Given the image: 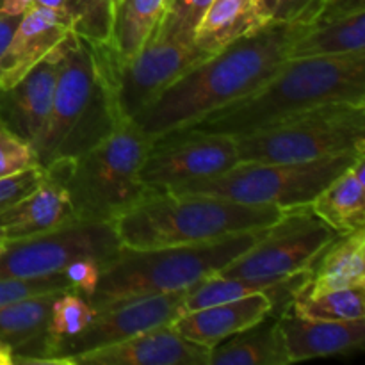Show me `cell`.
Segmentation results:
<instances>
[{"label": "cell", "instance_id": "44dd1931", "mask_svg": "<svg viewBox=\"0 0 365 365\" xmlns=\"http://www.w3.org/2000/svg\"><path fill=\"white\" fill-rule=\"evenodd\" d=\"M309 207L335 234L365 228V153L335 177Z\"/></svg>", "mask_w": 365, "mask_h": 365}, {"label": "cell", "instance_id": "7c38bea8", "mask_svg": "<svg viewBox=\"0 0 365 365\" xmlns=\"http://www.w3.org/2000/svg\"><path fill=\"white\" fill-rule=\"evenodd\" d=\"M187 291L141 296L95 310L81 334L61 339L52 346L53 364L70 365V360L82 353L109 348L150 328L173 323L185 312Z\"/></svg>", "mask_w": 365, "mask_h": 365}, {"label": "cell", "instance_id": "5bb4252c", "mask_svg": "<svg viewBox=\"0 0 365 365\" xmlns=\"http://www.w3.org/2000/svg\"><path fill=\"white\" fill-rule=\"evenodd\" d=\"M73 159H61L45 168L41 182L29 195L0 210V242L18 241L75 221L64 178Z\"/></svg>", "mask_w": 365, "mask_h": 365}, {"label": "cell", "instance_id": "9a60e30c", "mask_svg": "<svg viewBox=\"0 0 365 365\" xmlns=\"http://www.w3.org/2000/svg\"><path fill=\"white\" fill-rule=\"evenodd\" d=\"M64 41L20 81L9 88H0V123L31 146L48 120Z\"/></svg>", "mask_w": 365, "mask_h": 365}, {"label": "cell", "instance_id": "f546056e", "mask_svg": "<svg viewBox=\"0 0 365 365\" xmlns=\"http://www.w3.org/2000/svg\"><path fill=\"white\" fill-rule=\"evenodd\" d=\"M323 6L324 0H253V14L259 27L269 21L310 24Z\"/></svg>", "mask_w": 365, "mask_h": 365}, {"label": "cell", "instance_id": "e0dca14e", "mask_svg": "<svg viewBox=\"0 0 365 365\" xmlns=\"http://www.w3.org/2000/svg\"><path fill=\"white\" fill-rule=\"evenodd\" d=\"M73 32L66 14L32 4L20 16L2 56L0 88H9L41 63Z\"/></svg>", "mask_w": 365, "mask_h": 365}, {"label": "cell", "instance_id": "d6a6232c", "mask_svg": "<svg viewBox=\"0 0 365 365\" xmlns=\"http://www.w3.org/2000/svg\"><path fill=\"white\" fill-rule=\"evenodd\" d=\"M43 175H45V168L36 164L18 173L0 177V210L29 195L41 182Z\"/></svg>", "mask_w": 365, "mask_h": 365}, {"label": "cell", "instance_id": "4fadbf2b", "mask_svg": "<svg viewBox=\"0 0 365 365\" xmlns=\"http://www.w3.org/2000/svg\"><path fill=\"white\" fill-rule=\"evenodd\" d=\"M192 39L152 36L135 56L114 66V89L120 113L132 120L189 68L205 59Z\"/></svg>", "mask_w": 365, "mask_h": 365}, {"label": "cell", "instance_id": "836d02e7", "mask_svg": "<svg viewBox=\"0 0 365 365\" xmlns=\"http://www.w3.org/2000/svg\"><path fill=\"white\" fill-rule=\"evenodd\" d=\"M100 267H102V262L84 257V259H77L68 264L63 271L68 280H70L71 289L81 296H84L86 299H89L95 294L96 285H98Z\"/></svg>", "mask_w": 365, "mask_h": 365}, {"label": "cell", "instance_id": "52a82bcc", "mask_svg": "<svg viewBox=\"0 0 365 365\" xmlns=\"http://www.w3.org/2000/svg\"><path fill=\"white\" fill-rule=\"evenodd\" d=\"M239 163H307L365 150V103L334 102L235 138Z\"/></svg>", "mask_w": 365, "mask_h": 365}, {"label": "cell", "instance_id": "7a4b0ae2", "mask_svg": "<svg viewBox=\"0 0 365 365\" xmlns=\"http://www.w3.org/2000/svg\"><path fill=\"white\" fill-rule=\"evenodd\" d=\"M114 66L109 45L68 36L48 120L32 145L39 166L77 159L127 121L116 102Z\"/></svg>", "mask_w": 365, "mask_h": 365}, {"label": "cell", "instance_id": "d4e9b609", "mask_svg": "<svg viewBox=\"0 0 365 365\" xmlns=\"http://www.w3.org/2000/svg\"><path fill=\"white\" fill-rule=\"evenodd\" d=\"M253 29H259L253 0H214L196 25L192 41L210 56Z\"/></svg>", "mask_w": 365, "mask_h": 365}, {"label": "cell", "instance_id": "3957f363", "mask_svg": "<svg viewBox=\"0 0 365 365\" xmlns=\"http://www.w3.org/2000/svg\"><path fill=\"white\" fill-rule=\"evenodd\" d=\"M334 102L365 103V50L287 59L252 93L180 130L235 139L299 110Z\"/></svg>", "mask_w": 365, "mask_h": 365}, {"label": "cell", "instance_id": "4316f807", "mask_svg": "<svg viewBox=\"0 0 365 365\" xmlns=\"http://www.w3.org/2000/svg\"><path fill=\"white\" fill-rule=\"evenodd\" d=\"M93 316H95V309L78 292L66 291L57 294L53 298L48 327H46L50 337V355H52V346L57 341L81 334L93 319Z\"/></svg>", "mask_w": 365, "mask_h": 365}, {"label": "cell", "instance_id": "603a6c76", "mask_svg": "<svg viewBox=\"0 0 365 365\" xmlns=\"http://www.w3.org/2000/svg\"><path fill=\"white\" fill-rule=\"evenodd\" d=\"M365 50V11L314 18L302 36L292 43L289 59L323 57Z\"/></svg>", "mask_w": 365, "mask_h": 365}, {"label": "cell", "instance_id": "e575fe53", "mask_svg": "<svg viewBox=\"0 0 365 365\" xmlns=\"http://www.w3.org/2000/svg\"><path fill=\"white\" fill-rule=\"evenodd\" d=\"M20 16H9V14L0 13V56H2L4 48H6L7 41H9L11 34H13L14 27H16Z\"/></svg>", "mask_w": 365, "mask_h": 365}, {"label": "cell", "instance_id": "8fae6325", "mask_svg": "<svg viewBox=\"0 0 365 365\" xmlns=\"http://www.w3.org/2000/svg\"><path fill=\"white\" fill-rule=\"evenodd\" d=\"M237 163V145L230 135L175 130L152 139L139 178L146 189L160 191L214 177Z\"/></svg>", "mask_w": 365, "mask_h": 365}, {"label": "cell", "instance_id": "8992f818", "mask_svg": "<svg viewBox=\"0 0 365 365\" xmlns=\"http://www.w3.org/2000/svg\"><path fill=\"white\" fill-rule=\"evenodd\" d=\"M152 139L132 120L71 160L64 178L75 220L110 223L150 189L139 173Z\"/></svg>", "mask_w": 365, "mask_h": 365}, {"label": "cell", "instance_id": "ba28073f", "mask_svg": "<svg viewBox=\"0 0 365 365\" xmlns=\"http://www.w3.org/2000/svg\"><path fill=\"white\" fill-rule=\"evenodd\" d=\"M365 150L337 153L307 163H237L223 173L175 185L168 191L212 195L248 205L282 210L309 207L310 202L348 170Z\"/></svg>", "mask_w": 365, "mask_h": 365}, {"label": "cell", "instance_id": "ab89813d", "mask_svg": "<svg viewBox=\"0 0 365 365\" xmlns=\"http://www.w3.org/2000/svg\"><path fill=\"white\" fill-rule=\"evenodd\" d=\"M324 2H327V0H324Z\"/></svg>", "mask_w": 365, "mask_h": 365}, {"label": "cell", "instance_id": "9c48e42d", "mask_svg": "<svg viewBox=\"0 0 365 365\" xmlns=\"http://www.w3.org/2000/svg\"><path fill=\"white\" fill-rule=\"evenodd\" d=\"M335 232L310 207L285 210L284 216L264 228L259 241L220 271L227 278L278 280L307 273Z\"/></svg>", "mask_w": 365, "mask_h": 365}, {"label": "cell", "instance_id": "277c9868", "mask_svg": "<svg viewBox=\"0 0 365 365\" xmlns=\"http://www.w3.org/2000/svg\"><path fill=\"white\" fill-rule=\"evenodd\" d=\"M284 212L271 205L160 189L146 192L110 225L123 248L150 250L200 245L259 230L280 220Z\"/></svg>", "mask_w": 365, "mask_h": 365}, {"label": "cell", "instance_id": "30bf717a", "mask_svg": "<svg viewBox=\"0 0 365 365\" xmlns=\"http://www.w3.org/2000/svg\"><path fill=\"white\" fill-rule=\"evenodd\" d=\"M121 250L113 225L71 221L53 230L6 242L0 252V278L45 277L63 271L77 259H113Z\"/></svg>", "mask_w": 365, "mask_h": 365}, {"label": "cell", "instance_id": "cb8c5ba5", "mask_svg": "<svg viewBox=\"0 0 365 365\" xmlns=\"http://www.w3.org/2000/svg\"><path fill=\"white\" fill-rule=\"evenodd\" d=\"M168 0H116L109 48L118 64L141 50L159 25Z\"/></svg>", "mask_w": 365, "mask_h": 365}, {"label": "cell", "instance_id": "f35d334b", "mask_svg": "<svg viewBox=\"0 0 365 365\" xmlns=\"http://www.w3.org/2000/svg\"><path fill=\"white\" fill-rule=\"evenodd\" d=\"M0 6H2V0H0Z\"/></svg>", "mask_w": 365, "mask_h": 365}, {"label": "cell", "instance_id": "4dcf8cb0", "mask_svg": "<svg viewBox=\"0 0 365 365\" xmlns=\"http://www.w3.org/2000/svg\"><path fill=\"white\" fill-rule=\"evenodd\" d=\"M198 21V0H168L163 18H160L159 25L152 36L171 39H192Z\"/></svg>", "mask_w": 365, "mask_h": 365}, {"label": "cell", "instance_id": "1f68e13d", "mask_svg": "<svg viewBox=\"0 0 365 365\" xmlns=\"http://www.w3.org/2000/svg\"><path fill=\"white\" fill-rule=\"evenodd\" d=\"M36 164L38 159L34 148L0 123V177L18 173Z\"/></svg>", "mask_w": 365, "mask_h": 365}, {"label": "cell", "instance_id": "8d00e7d4", "mask_svg": "<svg viewBox=\"0 0 365 365\" xmlns=\"http://www.w3.org/2000/svg\"><path fill=\"white\" fill-rule=\"evenodd\" d=\"M68 4H70V0H34V6L45 7V9H52L56 11V13L66 14V16H68Z\"/></svg>", "mask_w": 365, "mask_h": 365}, {"label": "cell", "instance_id": "6da1fadb", "mask_svg": "<svg viewBox=\"0 0 365 365\" xmlns=\"http://www.w3.org/2000/svg\"><path fill=\"white\" fill-rule=\"evenodd\" d=\"M307 27L303 21H269L239 36L189 68L132 121L157 139L242 98L289 59L292 43Z\"/></svg>", "mask_w": 365, "mask_h": 365}, {"label": "cell", "instance_id": "d590c367", "mask_svg": "<svg viewBox=\"0 0 365 365\" xmlns=\"http://www.w3.org/2000/svg\"><path fill=\"white\" fill-rule=\"evenodd\" d=\"M32 4L34 0H2L0 13L9 14V16H21Z\"/></svg>", "mask_w": 365, "mask_h": 365}, {"label": "cell", "instance_id": "7402d4cb", "mask_svg": "<svg viewBox=\"0 0 365 365\" xmlns=\"http://www.w3.org/2000/svg\"><path fill=\"white\" fill-rule=\"evenodd\" d=\"M277 314L232 335L210 349L207 365H287Z\"/></svg>", "mask_w": 365, "mask_h": 365}, {"label": "cell", "instance_id": "484cf974", "mask_svg": "<svg viewBox=\"0 0 365 365\" xmlns=\"http://www.w3.org/2000/svg\"><path fill=\"white\" fill-rule=\"evenodd\" d=\"M287 309L305 319L359 321L365 319V287L339 289L309 296L296 292Z\"/></svg>", "mask_w": 365, "mask_h": 365}, {"label": "cell", "instance_id": "83f0119b", "mask_svg": "<svg viewBox=\"0 0 365 365\" xmlns=\"http://www.w3.org/2000/svg\"><path fill=\"white\" fill-rule=\"evenodd\" d=\"M116 0H70L68 16L75 34L95 43H109Z\"/></svg>", "mask_w": 365, "mask_h": 365}, {"label": "cell", "instance_id": "74e56055", "mask_svg": "<svg viewBox=\"0 0 365 365\" xmlns=\"http://www.w3.org/2000/svg\"><path fill=\"white\" fill-rule=\"evenodd\" d=\"M2 248H4V242H0V252H2Z\"/></svg>", "mask_w": 365, "mask_h": 365}, {"label": "cell", "instance_id": "f1b7e54d", "mask_svg": "<svg viewBox=\"0 0 365 365\" xmlns=\"http://www.w3.org/2000/svg\"><path fill=\"white\" fill-rule=\"evenodd\" d=\"M64 291H73L64 271L45 277L0 278V307L13 305L36 296L61 294Z\"/></svg>", "mask_w": 365, "mask_h": 365}, {"label": "cell", "instance_id": "5b68a950", "mask_svg": "<svg viewBox=\"0 0 365 365\" xmlns=\"http://www.w3.org/2000/svg\"><path fill=\"white\" fill-rule=\"evenodd\" d=\"M264 228L200 245L128 250L121 246L100 267L96 291L88 299L95 310L141 296L187 291L252 248Z\"/></svg>", "mask_w": 365, "mask_h": 365}, {"label": "cell", "instance_id": "2e32d148", "mask_svg": "<svg viewBox=\"0 0 365 365\" xmlns=\"http://www.w3.org/2000/svg\"><path fill=\"white\" fill-rule=\"evenodd\" d=\"M209 355V348L187 341L170 323L109 348L73 356L70 365H207Z\"/></svg>", "mask_w": 365, "mask_h": 365}, {"label": "cell", "instance_id": "ffe728a7", "mask_svg": "<svg viewBox=\"0 0 365 365\" xmlns=\"http://www.w3.org/2000/svg\"><path fill=\"white\" fill-rule=\"evenodd\" d=\"M351 287H365V228L335 235L314 260L296 292L316 296Z\"/></svg>", "mask_w": 365, "mask_h": 365}, {"label": "cell", "instance_id": "ac0fdd59", "mask_svg": "<svg viewBox=\"0 0 365 365\" xmlns=\"http://www.w3.org/2000/svg\"><path fill=\"white\" fill-rule=\"evenodd\" d=\"M289 364L327 356L349 355L365 344V319L319 321L305 319L285 307L277 312Z\"/></svg>", "mask_w": 365, "mask_h": 365}, {"label": "cell", "instance_id": "d6986e66", "mask_svg": "<svg viewBox=\"0 0 365 365\" xmlns=\"http://www.w3.org/2000/svg\"><path fill=\"white\" fill-rule=\"evenodd\" d=\"M274 314V299L267 292H255L227 303L203 307L184 312L173 327L187 341L212 349L232 335L253 327Z\"/></svg>", "mask_w": 365, "mask_h": 365}]
</instances>
